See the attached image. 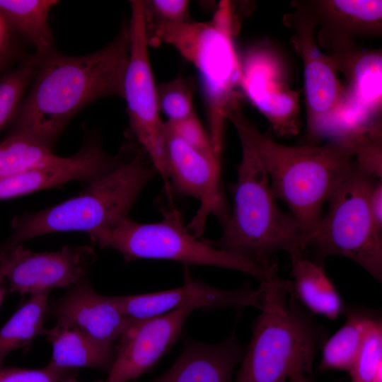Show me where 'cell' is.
Returning a JSON list of instances; mask_svg holds the SVG:
<instances>
[{
    "label": "cell",
    "mask_w": 382,
    "mask_h": 382,
    "mask_svg": "<svg viewBox=\"0 0 382 382\" xmlns=\"http://www.w3.org/2000/svg\"><path fill=\"white\" fill-rule=\"evenodd\" d=\"M167 170L171 190L197 199L199 209L188 230L198 236L210 215L224 223L228 212L220 184V160L186 144L165 125Z\"/></svg>",
    "instance_id": "11"
},
{
    "label": "cell",
    "mask_w": 382,
    "mask_h": 382,
    "mask_svg": "<svg viewBox=\"0 0 382 382\" xmlns=\"http://www.w3.org/2000/svg\"><path fill=\"white\" fill-rule=\"evenodd\" d=\"M351 382H382V321L369 326L363 345L348 371Z\"/></svg>",
    "instance_id": "28"
},
{
    "label": "cell",
    "mask_w": 382,
    "mask_h": 382,
    "mask_svg": "<svg viewBox=\"0 0 382 382\" xmlns=\"http://www.w3.org/2000/svg\"><path fill=\"white\" fill-rule=\"evenodd\" d=\"M8 291L7 282L4 275L0 272V306Z\"/></svg>",
    "instance_id": "35"
},
{
    "label": "cell",
    "mask_w": 382,
    "mask_h": 382,
    "mask_svg": "<svg viewBox=\"0 0 382 382\" xmlns=\"http://www.w3.org/2000/svg\"><path fill=\"white\" fill-rule=\"evenodd\" d=\"M291 292L309 312L336 320L344 312L345 306L323 263L303 257L291 262Z\"/></svg>",
    "instance_id": "21"
},
{
    "label": "cell",
    "mask_w": 382,
    "mask_h": 382,
    "mask_svg": "<svg viewBox=\"0 0 382 382\" xmlns=\"http://www.w3.org/2000/svg\"><path fill=\"white\" fill-rule=\"evenodd\" d=\"M369 208L374 225L382 232V183L377 180L369 195Z\"/></svg>",
    "instance_id": "34"
},
{
    "label": "cell",
    "mask_w": 382,
    "mask_h": 382,
    "mask_svg": "<svg viewBox=\"0 0 382 382\" xmlns=\"http://www.w3.org/2000/svg\"><path fill=\"white\" fill-rule=\"evenodd\" d=\"M277 272L261 282V313L234 382H286L296 374H311L326 340L325 328L291 292V280Z\"/></svg>",
    "instance_id": "4"
},
{
    "label": "cell",
    "mask_w": 382,
    "mask_h": 382,
    "mask_svg": "<svg viewBox=\"0 0 382 382\" xmlns=\"http://www.w3.org/2000/svg\"><path fill=\"white\" fill-rule=\"evenodd\" d=\"M335 66L341 65L349 80L343 107L354 118L373 123L381 104V54L370 52L359 53L345 46L337 50Z\"/></svg>",
    "instance_id": "19"
},
{
    "label": "cell",
    "mask_w": 382,
    "mask_h": 382,
    "mask_svg": "<svg viewBox=\"0 0 382 382\" xmlns=\"http://www.w3.org/2000/svg\"><path fill=\"white\" fill-rule=\"evenodd\" d=\"M56 0H0V13L14 30L35 49V55L44 58L54 52L49 24Z\"/></svg>",
    "instance_id": "24"
},
{
    "label": "cell",
    "mask_w": 382,
    "mask_h": 382,
    "mask_svg": "<svg viewBox=\"0 0 382 382\" xmlns=\"http://www.w3.org/2000/svg\"><path fill=\"white\" fill-rule=\"evenodd\" d=\"M44 335L52 345L48 364L54 368L66 371L97 369L108 373L113 364L116 354L113 347L96 342L71 325L57 323L46 329Z\"/></svg>",
    "instance_id": "20"
},
{
    "label": "cell",
    "mask_w": 382,
    "mask_h": 382,
    "mask_svg": "<svg viewBox=\"0 0 382 382\" xmlns=\"http://www.w3.org/2000/svg\"><path fill=\"white\" fill-rule=\"evenodd\" d=\"M296 29L293 43L304 65L307 130L311 138L323 137L344 100L345 91L331 59L321 54L313 37L316 22L310 13L299 12L289 18Z\"/></svg>",
    "instance_id": "13"
},
{
    "label": "cell",
    "mask_w": 382,
    "mask_h": 382,
    "mask_svg": "<svg viewBox=\"0 0 382 382\" xmlns=\"http://www.w3.org/2000/svg\"><path fill=\"white\" fill-rule=\"evenodd\" d=\"M13 31L0 13V73L6 67L13 55Z\"/></svg>",
    "instance_id": "33"
},
{
    "label": "cell",
    "mask_w": 382,
    "mask_h": 382,
    "mask_svg": "<svg viewBox=\"0 0 382 382\" xmlns=\"http://www.w3.org/2000/svg\"><path fill=\"white\" fill-rule=\"evenodd\" d=\"M96 254L89 246H68L33 252L17 245L0 250V272L11 292L30 296L70 288L88 279Z\"/></svg>",
    "instance_id": "10"
},
{
    "label": "cell",
    "mask_w": 382,
    "mask_h": 382,
    "mask_svg": "<svg viewBox=\"0 0 382 382\" xmlns=\"http://www.w3.org/2000/svg\"><path fill=\"white\" fill-rule=\"evenodd\" d=\"M194 311L183 307L145 319H129L104 381L128 382L150 370L177 340Z\"/></svg>",
    "instance_id": "15"
},
{
    "label": "cell",
    "mask_w": 382,
    "mask_h": 382,
    "mask_svg": "<svg viewBox=\"0 0 382 382\" xmlns=\"http://www.w3.org/2000/svg\"><path fill=\"white\" fill-rule=\"evenodd\" d=\"M129 52L128 24L103 48L77 57L40 58L33 83L10 123V133L52 149L71 118L91 103L123 96Z\"/></svg>",
    "instance_id": "1"
},
{
    "label": "cell",
    "mask_w": 382,
    "mask_h": 382,
    "mask_svg": "<svg viewBox=\"0 0 382 382\" xmlns=\"http://www.w3.org/2000/svg\"><path fill=\"white\" fill-rule=\"evenodd\" d=\"M59 157L52 149L9 132L0 142V179L52 163Z\"/></svg>",
    "instance_id": "26"
},
{
    "label": "cell",
    "mask_w": 382,
    "mask_h": 382,
    "mask_svg": "<svg viewBox=\"0 0 382 382\" xmlns=\"http://www.w3.org/2000/svg\"><path fill=\"white\" fill-rule=\"evenodd\" d=\"M40 63L35 54L0 77V132L14 118Z\"/></svg>",
    "instance_id": "27"
},
{
    "label": "cell",
    "mask_w": 382,
    "mask_h": 382,
    "mask_svg": "<svg viewBox=\"0 0 382 382\" xmlns=\"http://www.w3.org/2000/svg\"><path fill=\"white\" fill-rule=\"evenodd\" d=\"M290 382H311L305 375L296 374L291 377Z\"/></svg>",
    "instance_id": "36"
},
{
    "label": "cell",
    "mask_w": 382,
    "mask_h": 382,
    "mask_svg": "<svg viewBox=\"0 0 382 382\" xmlns=\"http://www.w3.org/2000/svg\"><path fill=\"white\" fill-rule=\"evenodd\" d=\"M379 179L353 163L330 195L328 209L308 248L315 261L331 255L346 257L382 282V232L374 225L369 195Z\"/></svg>",
    "instance_id": "8"
},
{
    "label": "cell",
    "mask_w": 382,
    "mask_h": 382,
    "mask_svg": "<svg viewBox=\"0 0 382 382\" xmlns=\"http://www.w3.org/2000/svg\"><path fill=\"white\" fill-rule=\"evenodd\" d=\"M164 122L172 133L186 144L220 160L214 152L208 132L203 127L196 112L178 121Z\"/></svg>",
    "instance_id": "30"
},
{
    "label": "cell",
    "mask_w": 382,
    "mask_h": 382,
    "mask_svg": "<svg viewBox=\"0 0 382 382\" xmlns=\"http://www.w3.org/2000/svg\"><path fill=\"white\" fill-rule=\"evenodd\" d=\"M245 350L235 329L216 345L188 340L170 368L152 382H231L234 367Z\"/></svg>",
    "instance_id": "18"
},
{
    "label": "cell",
    "mask_w": 382,
    "mask_h": 382,
    "mask_svg": "<svg viewBox=\"0 0 382 382\" xmlns=\"http://www.w3.org/2000/svg\"><path fill=\"white\" fill-rule=\"evenodd\" d=\"M149 47L162 42L174 47L195 68L207 106L213 149L220 158L228 111L241 102L239 58L232 41L228 4H221L210 21L182 23L146 22Z\"/></svg>",
    "instance_id": "6"
},
{
    "label": "cell",
    "mask_w": 382,
    "mask_h": 382,
    "mask_svg": "<svg viewBox=\"0 0 382 382\" xmlns=\"http://www.w3.org/2000/svg\"><path fill=\"white\" fill-rule=\"evenodd\" d=\"M78 371L61 370L47 364L40 369H26L2 366L0 382H62L76 377Z\"/></svg>",
    "instance_id": "31"
},
{
    "label": "cell",
    "mask_w": 382,
    "mask_h": 382,
    "mask_svg": "<svg viewBox=\"0 0 382 382\" xmlns=\"http://www.w3.org/2000/svg\"><path fill=\"white\" fill-rule=\"evenodd\" d=\"M146 21L182 23L191 21L190 1L187 0L143 1Z\"/></svg>",
    "instance_id": "32"
},
{
    "label": "cell",
    "mask_w": 382,
    "mask_h": 382,
    "mask_svg": "<svg viewBox=\"0 0 382 382\" xmlns=\"http://www.w3.org/2000/svg\"><path fill=\"white\" fill-rule=\"evenodd\" d=\"M241 158L233 186V204L221 237L213 245L250 259L266 267L277 252L291 261L304 257L301 231L290 213L282 210L267 172L247 135L236 129Z\"/></svg>",
    "instance_id": "5"
},
{
    "label": "cell",
    "mask_w": 382,
    "mask_h": 382,
    "mask_svg": "<svg viewBox=\"0 0 382 382\" xmlns=\"http://www.w3.org/2000/svg\"><path fill=\"white\" fill-rule=\"evenodd\" d=\"M113 166L71 198L43 210L23 214L11 222L12 233L0 245L10 248L45 234L83 231L88 234L128 217L136 199L158 173L144 151L127 144Z\"/></svg>",
    "instance_id": "3"
},
{
    "label": "cell",
    "mask_w": 382,
    "mask_h": 382,
    "mask_svg": "<svg viewBox=\"0 0 382 382\" xmlns=\"http://www.w3.org/2000/svg\"><path fill=\"white\" fill-rule=\"evenodd\" d=\"M98 382H105V381H98ZM128 382H129V381H128Z\"/></svg>",
    "instance_id": "38"
},
{
    "label": "cell",
    "mask_w": 382,
    "mask_h": 382,
    "mask_svg": "<svg viewBox=\"0 0 382 382\" xmlns=\"http://www.w3.org/2000/svg\"><path fill=\"white\" fill-rule=\"evenodd\" d=\"M184 284L177 288L136 295L112 296L113 301L130 320H141L183 307L214 310L228 307L253 306L261 309L264 286L254 290L248 284L234 290L211 286L185 272Z\"/></svg>",
    "instance_id": "12"
},
{
    "label": "cell",
    "mask_w": 382,
    "mask_h": 382,
    "mask_svg": "<svg viewBox=\"0 0 382 382\" xmlns=\"http://www.w3.org/2000/svg\"><path fill=\"white\" fill-rule=\"evenodd\" d=\"M157 222L140 223L126 217L110 227L89 234L93 243L120 253L125 262L137 259L167 260L190 265H207L240 271L261 282L277 268L266 267L250 259L199 240L184 224L173 204Z\"/></svg>",
    "instance_id": "7"
},
{
    "label": "cell",
    "mask_w": 382,
    "mask_h": 382,
    "mask_svg": "<svg viewBox=\"0 0 382 382\" xmlns=\"http://www.w3.org/2000/svg\"><path fill=\"white\" fill-rule=\"evenodd\" d=\"M129 2V52L123 81L122 98L126 101L131 132L162 178L167 197L171 198L164 122L161 117L157 86L149 57L144 3L141 0Z\"/></svg>",
    "instance_id": "9"
},
{
    "label": "cell",
    "mask_w": 382,
    "mask_h": 382,
    "mask_svg": "<svg viewBox=\"0 0 382 382\" xmlns=\"http://www.w3.org/2000/svg\"><path fill=\"white\" fill-rule=\"evenodd\" d=\"M48 295L43 293L30 296L1 328L0 367L11 352L45 334V323L49 316Z\"/></svg>",
    "instance_id": "25"
},
{
    "label": "cell",
    "mask_w": 382,
    "mask_h": 382,
    "mask_svg": "<svg viewBox=\"0 0 382 382\" xmlns=\"http://www.w3.org/2000/svg\"><path fill=\"white\" fill-rule=\"evenodd\" d=\"M255 148L277 199L283 201L299 225L305 250L323 216V207L342 178L355 161L346 144L289 146L260 132L243 115L241 105L227 115Z\"/></svg>",
    "instance_id": "2"
},
{
    "label": "cell",
    "mask_w": 382,
    "mask_h": 382,
    "mask_svg": "<svg viewBox=\"0 0 382 382\" xmlns=\"http://www.w3.org/2000/svg\"><path fill=\"white\" fill-rule=\"evenodd\" d=\"M117 156H109L95 139L76 154L0 179V201L81 180L88 183L110 168Z\"/></svg>",
    "instance_id": "17"
},
{
    "label": "cell",
    "mask_w": 382,
    "mask_h": 382,
    "mask_svg": "<svg viewBox=\"0 0 382 382\" xmlns=\"http://www.w3.org/2000/svg\"><path fill=\"white\" fill-rule=\"evenodd\" d=\"M62 382H79V381H78L76 379V377H70V378H68L62 381Z\"/></svg>",
    "instance_id": "37"
},
{
    "label": "cell",
    "mask_w": 382,
    "mask_h": 382,
    "mask_svg": "<svg viewBox=\"0 0 382 382\" xmlns=\"http://www.w3.org/2000/svg\"><path fill=\"white\" fill-rule=\"evenodd\" d=\"M316 21L325 20L336 26V48L347 45L348 34H374L381 31L382 1L373 0H334L316 3Z\"/></svg>",
    "instance_id": "23"
},
{
    "label": "cell",
    "mask_w": 382,
    "mask_h": 382,
    "mask_svg": "<svg viewBox=\"0 0 382 382\" xmlns=\"http://www.w3.org/2000/svg\"><path fill=\"white\" fill-rule=\"evenodd\" d=\"M48 314L57 323L71 325L107 347H114L129 323L111 296L97 293L88 279L49 302Z\"/></svg>",
    "instance_id": "16"
},
{
    "label": "cell",
    "mask_w": 382,
    "mask_h": 382,
    "mask_svg": "<svg viewBox=\"0 0 382 382\" xmlns=\"http://www.w3.org/2000/svg\"><path fill=\"white\" fill-rule=\"evenodd\" d=\"M239 86L274 130L282 136L297 134L298 94L284 81L278 58L266 47H255L239 59Z\"/></svg>",
    "instance_id": "14"
},
{
    "label": "cell",
    "mask_w": 382,
    "mask_h": 382,
    "mask_svg": "<svg viewBox=\"0 0 382 382\" xmlns=\"http://www.w3.org/2000/svg\"><path fill=\"white\" fill-rule=\"evenodd\" d=\"M157 96L161 114L166 122H175L195 113L191 83L182 76L157 86Z\"/></svg>",
    "instance_id": "29"
},
{
    "label": "cell",
    "mask_w": 382,
    "mask_h": 382,
    "mask_svg": "<svg viewBox=\"0 0 382 382\" xmlns=\"http://www.w3.org/2000/svg\"><path fill=\"white\" fill-rule=\"evenodd\" d=\"M344 313L346 315L345 323L326 339L321 347L320 371H349L360 351L369 326L380 316L373 311L350 306L345 307Z\"/></svg>",
    "instance_id": "22"
}]
</instances>
